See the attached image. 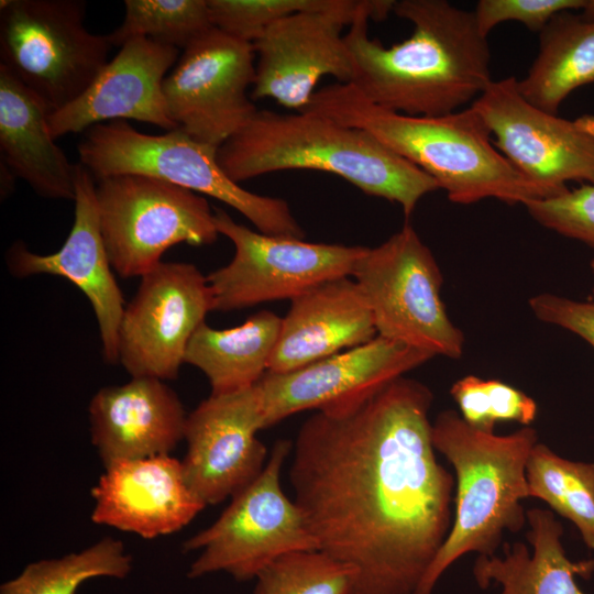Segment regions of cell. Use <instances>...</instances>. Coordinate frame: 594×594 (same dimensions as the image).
Listing matches in <instances>:
<instances>
[{"mask_svg":"<svg viewBox=\"0 0 594 594\" xmlns=\"http://www.w3.org/2000/svg\"><path fill=\"white\" fill-rule=\"evenodd\" d=\"M470 106L501 153L550 197L570 182L594 184V114L565 119L546 112L520 95L514 76L492 80Z\"/></svg>","mask_w":594,"mask_h":594,"instance_id":"12","label":"cell"},{"mask_svg":"<svg viewBox=\"0 0 594 594\" xmlns=\"http://www.w3.org/2000/svg\"><path fill=\"white\" fill-rule=\"evenodd\" d=\"M431 437L436 451L455 472V513L415 594H432L446 570L461 557L494 556L506 531L521 530L527 522L521 501L530 497L526 466L538 442L530 426L498 436L471 427L452 409L436 417Z\"/></svg>","mask_w":594,"mask_h":594,"instance_id":"5","label":"cell"},{"mask_svg":"<svg viewBox=\"0 0 594 594\" xmlns=\"http://www.w3.org/2000/svg\"><path fill=\"white\" fill-rule=\"evenodd\" d=\"M211 28L208 0H125L122 23L107 35L112 46L144 37L184 50Z\"/></svg>","mask_w":594,"mask_h":594,"instance_id":"29","label":"cell"},{"mask_svg":"<svg viewBox=\"0 0 594 594\" xmlns=\"http://www.w3.org/2000/svg\"><path fill=\"white\" fill-rule=\"evenodd\" d=\"M290 302L267 372L295 371L377 336L367 300L351 276L320 284Z\"/></svg>","mask_w":594,"mask_h":594,"instance_id":"22","label":"cell"},{"mask_svg":"<svg viewBox=\"0 0 594 594\" xmlns=\"http://www.w3.org/2000/svg\"><path fill=\"white\" fill-rule=\"evenodd\" d=\"M525 207L540 226L594 249V184H581Z\"/></svg>","mask_w":594,"mask_h":594,"instance_id":"33","label":"cell"},{"mask_svg":"<svg viewBox=\"0 0 594 594\" xmlns=\"http://www.w3.org/2000/svg\"><path fill=\"white\" fill-rule=\"evenodd\" d=\"M336 0H208L215 28L253 43L274 22L296 12L327 9Z\"/></svg>","mask_w":594,"mask_h":594,"instance_id":"32","label":"cell"},{"mask_svg":"<svg viewBox=\"0 0 594 594\" xmlns=\"http://www.w3.org/2000/svg\"><path fill=\"white\" fill-rule=\"evenodd\" d=\"M304 110L369 132L432 177L454 204L494 198L525 206L550 197L494 145L472 106L444 116H408L375 105L351 82H336L316 90Z\"/></svg>","mask_w":594,"mask_h":594,"instance_id":"3","label":"cell"},{"mask_svg":"<svg viewBox=\"0 0 594 594\" xmlns=\"http://www.w3.org/2000/svg\"><path fill=\"white\" fill-rule=\"evenodd\" d=\"M280 323L282 318L270 310L229 329L204 322L189 341L185 363L206 375L213 395L250 388L268 371Z\"/></svg>","mask_w":594,"mask_h":594,"instance_id":"26","label":"cell"},{"mask_svg":"<svg viewBox=\"0 0 594 594\" xmlns=\"http://www.w3.org/2000/svg\"><path fill=\"white\" fill-rule=\"evenodd\" d=\"M371 2L336 0L327 9L300 11L274 22L252 43L255 78L251 98H271L299 112L310 103L322 77L351 82L353 65L341 33Z\"/></svg>","mask_w":594,"mask_h":594,"instance_id":"15","label":"cell"},{"mask_svg":"<svg viewBox=\"0 0 594 594\" xmlns=\"http://www.w3.org/2000/svg\"><path fill=\"white\" fill-rule=\"evenodd\" d=\"M82 0H1L0 66L52 112L76 100L108 64V35L85 25Z\"/></svg>","mask_w":594,"mask_h":594,"instance_id":"7","label":"cell"},{"mask_svg":"<svg viewBox=\"0 0 594 594\" xmlns=\"http://www.w3.org/2000/svg\"><path fill=\"white\" fill-rule=\"evenodd\" d=\"M526 477L529 496L539 498L579 530L594 550V463L564 459L547 444L532 448Z\"/></svg>","mask_w":594,"mask_h":594,"instance_id":"27","label":"cell"},{"mask_svg":"<svg viewBox=\"0 0 594 594\" xmlns=\"http://www.w3.org/2000/svg\"><path fill=\"white\" fill-rule=\"evenodd\" d=\"M529 307L540 321L579 336L594 349V301L544 293L531 297Z\"/></svg>","mask_w":594,"mask_h":594,"instance_id":"35","label":"cell"},{"mask_svg":"<svg viewBox=\"0 0 594 594\" xmlns=\"http://www.w3.org/2000/svg\"><path fill=\"white\" fill-rule=\"evenodd\" d=\"M352 277L367 300L377 336L432 358L462 356L465 340L442 301L440 267L411 224L367 248Z\"/></svg>","mask_w":594,"mask_h":594,"instance_id":"8","label":"cell"},{"mask_svg":"<svg viewBox=\"0 0 594 594\" xmlns=\"http://www.w3.org/2000/svg\"><path fill=\"white\" fill-rule=\"evenodd\" d=\"M254 78L253 44L213 26L184 48L165 77L168 116L188 136L219 148L257 112L248 95Z\"/></svg>","mask_w":594,"mask_h":594,"instance_id":"13","label":"cell"},{"mask_svg":"<svg viewBox=\"0 0 594 594\" xmlns=\"http://www.w3.org/2000/svg\"><path fill=\"white\" fill-rule=\"evenodd\" d=\"M131 569L132 557L123 543L107 537L79 552L28 564L0 586V594H76L90 579H123Z\"/></svg>","mask_w":594,"mask_h":594,"instance_id":"28","label":"cell"},{"mask_svg":"<svg viewBox=\"0 0 594 594\" xmlns=\"http://www.w3.org/2000/svg\"><path fill=\"white\" fill-rule=\"evenodd\" d=\"M254 594H351V568L319 550L287 553L255 578Z\"/></svg>","mask_w":594,"mask_h":594,"instance_id":"30","label":"cell"},{"mask_svg":"<svg viewBox=\"0 0 594 594\" xmlns=\"http://www.w3.org/2000/svg\"><path fill=\"white\" fill-rule=\"evenodd\" d=\"M74 202V222L58 251L37 254L23 241H15L6 253L7 266L18 278L57 275L78 287L94 309L103 359L109 364H117L118 333L125 305L100 232L96 182L80 163L76 164Z\"/></svg>","mask_w":594,"mask_h":594,"instance_id":"18","label":"cell"},{"mask_svg":"<svg viewBox=\"0 0 594 594\" xmlns=\"http://www.w3.org/2000/svg\"><path fill=\"white\" fill-rule=\"evenodd\" d=\"M47 107L0 66V151L3 162L38 196L75 198L76 164L50 131Z\"/></svg>","mask_w":594,"mask_h":594,"instance_id":"23","label":"cell"},{"mask_svg":"<svg viewBox=\"0 0 594 594\" xmlns=\"http://www.w3.org/2000/svg\"><path fill=\"white\" fill-rule=\"evenodd\" d=\"M96 202L110 264L123 278H141L174 245L212 244L219 237L204 196L156 177L97 179Z\"/></svg>","mask_w":594,"mask_h":594,"instance_id":"9","label":"cell"},{"mask_svg":"<svg viewBox=\"0 0 594 594\" xmlns=\"http://www.w3.org/2000/svg\"><path fill=\"white\" fill-rule=\"evenodd\" d=\"M591 270H592V274H593V278H594V258H593L592 262H591ZM592 292H593V295H594V283H593V289H592Z\"/></svg>","mask_w":594,"mask_h":594,"instance_id":"36","label":"cell"},{"mask_svg":"<svg viewBox=\"0 0 594 594\" xmlns=\"http://www.w3.org/2000/svg\"><path fill=\"white\" fill-rule=\"evenodd\" d=\"M292 450V441L277 440L258 476L231 497L213 524L184 542V551L200 550L190 579L226 572L248 581L287 553L318 550L299 507L280 485Z\"/></svg>","mask_w":594,"mask_h":594,"instance_id":"10","label":"cell"},{"mask_svg":"<svg viewBox=\"0 0 594 594\" xmlns=\"http://www.w3.org/2000/svg\"><path fill=\"white\" fill-rule=\"evenodd\" d=\"M213 311L207 279L194 264L161 262L141 277L118 333L119 363L131 377L178 376L190 339Z\"/></svg>","mask_w":594,"mask_h":594,"instance_id":"14","label":"cell"},{"mask_svg":"<svg viewBox=\"0 0 594 594\" xmlns=\"http://www.w3.org/2000/svg\"><path fill=\"white\" fill-rule=\"evenodd\" d=\"M91 490V520L145 539L174 534L206 504L186 482L182 461L170 454L129 459L105 466Z\"/></svg>","mask_w":594,"mask_h":594,"instance_id":"20","label":"cell"},{"mask_svg":"<svg viewBox=\"0 0 594 594\" xmlns=\"http://www.w3.org/2000/svg\"><path fill=\"white\" fill-rule=\"evenodd\" d=\"M588 0H480L473 11L479 30L485 36L498 24L516 21L540 33L548 22L564 10H579Z\"/></svg>","mask_w":594,"mask_h":594,"instance_id":"34","label":"cell"},{"mask_svg":"<svg viewBox=\"0 0 594 594\" xmlns=\"http://www.w3.org/2000/svg\"><path fill=\"white\" fill-rule=\"evenodd\" d=\"M526 517L531 551L518 541L504 546V557L479 556L473 565L477 585L485 590L498 584L501 594H585L575 576L588 579L594 572V558H568L561 541L563 527L551 510L531 508Z\"/></svg>","mask_w":594,"mask_h":594,"instance_id":"24","label":"cell"},{"mask_svg":"<svg viewBox=\"0 0 594 594\" xmlns=\"http://www.w3.org/2000/svg\"><path fill=\"white\" fill-rule=\"evenodd\" d=\"M344 40L351 84L375 105L404 114L459 111L493 80L487 36L473 11L447 0H372Z\"/></svg>","mask_w":594,"mask_h":594,"instance_id":"2","label":"cell"},{"mask_svg":"<svg viewBox=\"0 0 594 594\" xmlns=\"http://www.w3.org/2000/svg\"><path fill=\"white\" fill-rule=\"evenodd\" d=\"M77 151L79 163L95 179L120 174L156 177L220 200L258 232L300 240L306 235L284 199L244 189L219 164L217 147L178 129L155 135L124 120L99 123L85 131Z\"/></svg>","mask_w":594,"mask_h":594,"instance_id":"6","label":"cell"},{"mask_svg":"<svg viewBox=\"0 0 594 594\" xmlns=\"http://www.w3.org/2000/svg\"><path fill=\"white\" fill-rule=\"evenodd\" d=\"M430 359L422 351L376 336L295 371L266 372L253 386L262 429L302 410H319L375 391Z\"/></svg>","mask_w":594,"mask_h":594,"instance_id":"16","label":"cell"},{"mask_svg":"<svg viewBox=\"0 0 594 594\" xmlns=\"http://www.w3.org/2000/svg\"><path fill=\"white\" fill-rule=\"evenodd\" d=\"M254 387L213 395L187 415L182 460L193 492L207 505L233 497L265 466L267 449Z\"/></svg>","mask_w":594,"mask_h":594,"instance_id":"17","label":"cell"},{"mask_svg":"<svg viewBox=\"0 0 594 594\" xmlns=\"http://www.w3.org/2000/svg\"><path fill=\"white\" fill-rule=\"evenodd\" d=\"M215 221L219 234L234 245V255L227 265L207 276L213 311L292 300L320 284L352 277L367 249L255 232L222 209L215 211Z\"/></svg>","mask_w":594,"mask_h":594,"instance_id":"11","label":"cell"},{"mask_svg":"<svg viewBox=\"0 0 594 594\" xmlns=\"http://www.w3.org/2000/svg\"><path fill=\"white\" fill-rule=\"evenodd\" d=\"M186 419L177 394L154 377L102 387L89 404L91 441L105 466L170 454L184 440Z\"/></svg>","mask_w":594,"mask_h":594,"instance_id":"21","label":"cell"},{"mask_svg":"<svg viewBox=\"0 0 594 594\" xmlns=\"http://www.w3.org/2000/svg\"><path fill=\"white\" fill-rule=\"evenodd\" d=\"M594 84V0L579 10L557 13L539 33V51L520 95L553 114L578 88Z\"/></svg>","mask_w":594,"mask_h":594,"instance_id":"25","label":"cell"},{"mask_svg":"<svg viewBox=\"0 0 594 594\" xmlns=\"http://www.w3.org/2000/svg\"><path fill=\"white\" fill-rule=\"evenodd\" d=\"M424 383L400 376L316 410L289 480L317 548L352 569L351 594H415L452 525L454 476L437 460Z\"/></svg>","mask_w":594,"mask_h":594,"instance_id":"1","label":"cell"},{"mask_svg":"<svg viewBox=\"0 0 594 594\" xmlns=\"http://www.w3.org/2000/svg\"><path fill=\"white\" fill-rule=\"evenodd\" d=\"M450 394L460 416L471 427L494 432L497 422L530 426L538 414L537 403L520 389L497 380L466 375L451 386Z\"/></svg>","mask_w":594,"mask_h":594,"instance_id":"31","label":"cell"},{"mask_svg":"<svg viewBox=\"0 0 594 594\" xmlns=\"http://www.w3.org/2000/svg\"><path fill=\"white\" fill-rule=\"evenodd\" d=\"M120 47L76 100L50 114V131L55 140L117 120H136L166 131L177 129L168 116L163 82L179 48L144 37Z\"/></svg>","mask_w":594,"mask_h":594,"instance_id":"19","label":"cell"},{"mask_svg":"<svg viewBox=\"0 0 594 594\" xmlns=\"http://www.w3.org/2000/svg\"><path fill=\"white\" fill-rule=\"evenodd\" d=\"M217 157L238 184L289 169L334 174L366 195L398 204L406 217L424 196L439 189L432 177L369 132L308 110H257L218 148Z\"/></svg>","mask_w":594,"mask_h":594,"instance_id":"4","label":"cell"}]
</instances>
